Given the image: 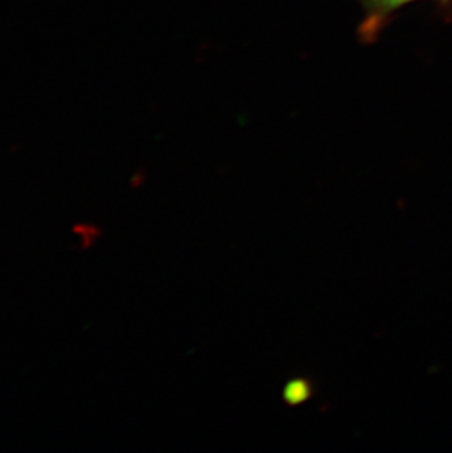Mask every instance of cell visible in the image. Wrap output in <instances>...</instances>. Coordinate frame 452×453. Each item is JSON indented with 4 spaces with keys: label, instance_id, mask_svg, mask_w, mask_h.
I'll return each mask as SVG.
<instances>
[{
    "label": "cell",
    "instance_id": "cell-2",
    "mask_svg": "<svg viewBox=\"0 0 452 453\" xmlns=\"http://www.w3.org/2000/svg\"><path fill=\"white\" fill-rule=\"evenodd\" d=\"M285 395L286 399H288L290 403H301L303 399L308 398V386L304 385V383H299V385L292 383V385L286 389Z\"/></svg>",
    "mask_w": 452,
    "mask_h": 453
},
{
    "label": "cell",
    "instance_id": "cell-1",
    "mask_svg": "<svg viewBox=\"0 0 452 453\" xmlns=\"http://www.w3.org/2000/svg\"><path fill=\"white\" fill-rule=\"evenodd\" d=\"M73 234L77 238L78 247L82 250L91 249L97 242L100 235L98 227L93 223H77L74 226Z\"/></svg>",
    "mask_w": 452,
    "mask_h": 453
},
{
    "label": "cell",
    "instance_id": "cell-3",
    "mask_svg": "<svg viewBox=\"0 0 452 453\" xmlns=\"http://www.w3.org/2000/svg\"><path fill=\"white\" fill-rule=\"evenodd\" d=\"M369 4H373L376 8H397L400 4H407L411 0H367Z\"/></svg>",
    "mask_w": 452,
    "mask_h": 453
}]
</instances>
